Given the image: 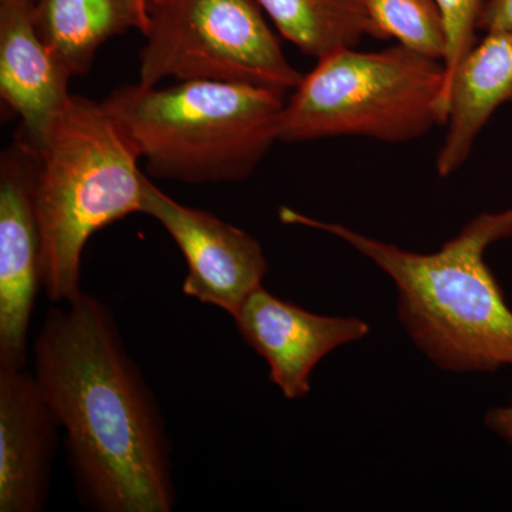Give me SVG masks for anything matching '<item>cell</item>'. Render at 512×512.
Returning a JSON list of instances; mask_svg holds the SVG:
<instances>
[{
    "mask_svg": "<svg viewBox=\"0 0 512 512\" xmlns=\"http://www.w3.org/2000/svg\"><path fill=\"white\" fill-rule=\"evenodd\" d=\"M37 153L22 137L0 158V367L25 369L42 239L35 187Z\"/></svg>",
    "mask_w": 512,
    "mask_h": 512,
    "instance_id": "ba28073f",
    "label": "cell"
},
{
    "mask_svg": "<svg viewBox=\"0 0 512 512\" xmlns=\"http://www.w3.org/2000/svg\"><path fill=\"white\" fill-rule=\"evenodd\" d=\"M484 424L512 448V396L510 402L504 406L488 410L484 416Z\"/></svg>",
    "mask_w": 512,
    "mask_h": 512,
    "instance_id": "ac0fdd59",
    "label": "cell"
},
{
    "mask_svg": "<svg viewBox=\"0 0 512 512\" xmlns=\"http://www.w3.org/2000/svg\"><path fill=\"white\" fill-rule=\"evenodd\" d=\"M256 0H150L140 82L247 84L288 94L303 74L289 63Z\"/></svg>",
    "mask_w": 512,
    "mask_h": 512,
    "instance_id": "8992f818",
    "label": "cell"
},
{
    "mask_svg": "<svg viewBox=\"0 0 512 512\" xmlns=\"http://www.w3.org/2000/svg\"><path fill=\"white\" fill-rule=\"evenodd\" d=\"M444 63L400 45L360 52L345 47L316 60L286 100L281 143L366 137L419 140L446 126Z\"/></svg>",
    "mask_w": 512,
    "mask_h": 512,
    "instance_id": "5b68a950",
    "label": "cell"
},
{
    "mask_svg": "<svg viewBox=\"0 0 512 512\" xmlns=\"http://www.w3.org/2000/svg\"><path fill=\"white\" fill-rule=\"evenodd\" d=\"M437 2L443 10L447 26L448 47L446 59H444V70H446L444 93H446L451 74L468 50L476 45L478 15H480L483 0H437Z\"/></svg>",
    "mask_w": 512,
    "mask_h": 512,
    "instance_id": "2e32d148",
    "label": "cell"
},
{
    "mask_svg": "<svg viewBox=\"0 0 512 512\" xmlns=\"http://www.w3.org/2000/svg\"><path fill=\"white\" fill-rule=\"evenodd\" d=\"M141 214L160 222L183 252L187 276L185 296L217 306L234 318L242 303L269 274L261 244L248 232L211 212L187 207L144 181Z\"/></svg>",
    "mask_w": 512,
    "mask_h": 512,
    "instance_id": "52a82bcc",
    "label": "cell"
},
{
    "mask_svg": "<svg viewBox=\"0 0 512 512\" xmlns=\"http://www.w3.org/2000/svg\"><path fill=\"white\" fill-rule=\"evenodd\" d=\"M37 32L47 53L67 77L90 72L107 40L130 29H147L138 0H35Z\"/></svg>",
    "mask_w": 512,
    "mask_h": 512,
    "instance_id": "4fadbf2b",
    "label": "cell"
},
{
    "mask_svg": "<svg viewBox=\"0 0 512 512\" xmlns=\"http://www.w3.org/2000/svg\"><path fill=\"white\" fill-rule=\"evenodd\" d=\"M150 0H138V3H140L141 9L144 10V12L147 13V5Z\"/></svg>",
    "mask_w": 512,
    "mask_h": 512,
    "instance_id": "d6986e66",
    "label": "cell"
},
{
    "mask_svg": "<svg viewBox=\"0 0 512 512\" xmlns=\"http://www.w3.org/2000/svg\"><path fill=\"white\" fill-rule=\"evenodd\" d=\"M101 104L151 177L225 184L251 177L279 141L286 94L187 80L165 89L126 84Z\"/></svg>",
    "mask_w": 512,
    "mask_h": 512,
    "instance_id": "3957f363",
    "label": "cell"
},
{
    "mask_svg": "<svg viewBox=\"0 0 512 512\" xmlns=\"http://www.w3.org/2000/svg\"><path fill=\"white\" fill-rule=\"evenodd\" d=\"M62 429L35 375L0 367V512H42Z\"/></svg>",
    "mask_w": 512,
    "mask_h": 512,
    "instance_id": "30bf717a",
    "label": "cell"
},
{
    "mask_svg": "<svg viewBox=\"0 0 512 512\" xmlns=\"http://www.w3.org/2000/svg\"><path fill=\"white\" fill-rule=\"evenodd\" d=\"M235 325L249 348L269 366V379L285 399L311 392L315 367L330 352L365 339L369 323L355 316L316 315L259 286L242 303Z\"/></svg>",
    "mask_w": 512,
    "mask_h": 512,
    "instance_id": "9c48e42d",
    "label": "cell"
},
{
    "mask_svg": "<svg viewBox=\"0 0 512 512\" xmlns=\"http://www.w3.org/2000/svg\"><path fill=\"white\" fill-rule=\"evenodd\" d=\"M42 288L53 303L82 292V256L100 229L141 212L147 175L103 104L70 94L36 151Z\"/></svg>",
    "mask_w": 512,
    "mask_h": 512,
    "instance_id": "277c9868",
    "label": "cell"
},
{
    "mask_svg": "<svg viewBox=\"0 0 512 512\" xmlns=\"http://www.w3.org/2000/svg\"><path fill=\"white\" fill-rule=\"evenodd\" d=\"M282 37L318 60L370 36L362 0H256Z\"/></svg>",
    "mask_w": 512,
    "mask_h": 512,
    "instance_id": "5bb4252c",
    "label": "cell"
},
{
    "mask_svg": "<svg viewBox=\"0 0 512 512\" xmlns=\"http://www.w3.org/2000/svg\"><path fill=\"white\" fill-rule=\"evenodd\" d=\"M33 355V375L66 431L80 503L97 512L173 511L167 423L110 306L83 291L50 306Z\"/></svg>",
    "mask_w": 512,
    "mask_h": 512,
    "instance_id": "6da1fadb",
    "label": "cell"
},
{
    "mask_svg": "<svg viewBox=\"0 0 512 512\" xmlns=\"http://www.w3.org/2000/svg\"><path fill=\"white\" fill-rule=\"evenodd\" d=\"M477 28L484 33H512V0H483Z\"/></svg>",
    "mask_w": 512,
    "mask_h": 512,
    "instance_id": "e0dca14e",
    "label": "cell"
},
{
    "mask_svg": "<svg viewBox=\"0 0 512 512\" xmlns=\"http://www.w3.org/2000/svg\"><path fill=\"white\" fill-rule=\"evenodd\" d=\"M370 37L444 63L448 39L446 19L437 0H362Z\"/></svg>",
    "mask_w": 512,
    "mask_h": 512,
    "instance_id": "9a60e30c",
    "label": "cell"
},
{
    "mask_svg": "<svg viewBox=\"0 0 512 512\" xmlns=\"http://www.w3.org/2000/svg\"><path fill=\"white\" fill-rule=\"evenodd\" d=\"M512 101V33L488 32L451 74L444 93L446 136L436 158L440 177L460 170L495 111Z\"/></svg>",
    "mask_w": 512,
    "mask_h": 512,
    "instance_id": "7c38bea8",
    "label": "cell"
},
{
    "mask_svg": "<svg viewBox=\"0 0 512 512\" xmlns=\"http://www.w3.org/2000/svg\"><path fill=\"white\" fill-rule=\"evenodd\" d=\"M279 220L342 239L382 269L396 286L397 316L407 335L441 370L493 373L512 367V311L485 262L491 245L512 238V205L477 215L431 254L292 208L282 207Z\"/></svg>",
    "mask_w": 512,
    "mask_h": 512,
    "instance_id": "7a4b0ae2",
    "label": "cell"
},
{
    "mask_svg": "<svg viewBox=\"0 0 512 512\" xmlns=\"http://www.w3.org/2000/svg\"><path fill=\"white\" fill-rule=\"evenodd\" d=\"M69 82L37 32L35 0H0V97L35 151L69 100Z\"/></svg>",
    "mask_w": 512,
    "mask_h": 512,
    "instance_id": "8fae6325",
    "label": "cell"
}]
</instances>
